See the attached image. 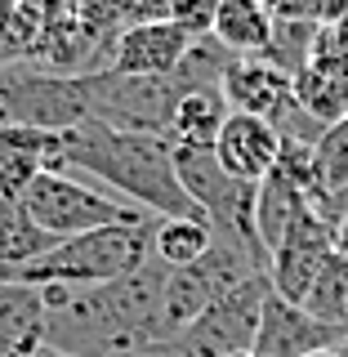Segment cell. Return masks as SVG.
Listing matches in <instances>:
<instances>
[{"instance_id": "obj_10", "label": "cell", "mask_w": 348, "mask_h": 357, "mask_svg": "<svg viewBox=\"0 0 348 357\" xmlns=\"http://www.w3.org/2000/svg\"><path fill=\"white\" fill-rule=\"evenodd\" d=\"M340 326H326L317 321L304 304H290L273 290L264 304V321H259V335H255V357H308V353H321V349H340L344 344Z\"/></svg>"}, {"instance_id": "obj_2", "label": "cell", "mask_w": 348, "mask_h": 357, "mask_svg": "<svg viewBox=\"0 0 348 357\" xmlns=\"http://www.w3.org/2000/svg\"><path fill=\"white\" fill-rule=\"evenodd\" d=\"M63 170L85 174L89 183L107 188L156 219H206L179 178L174 143L165 134L85 121L76 130H63Z\"/></svg>"}, {"instance_id": "obj_7", "label": "cell", "mask_w": 348, "mask_h": 357, "mask_svg": "<svg viewBox=\"0 0 348 357\" xmlns=\"http://www.w3.org/2000/svg\"><path fill=\"white\" fill-rule=\"evenodd\" d=\"M223 98L232 112H250V116L273 121L282 134H290V121H304L308 112L299 107L295 94V76L273 67L268 59H232V67L223 72Z\"/></svg>"}, {"instance_id": "obj_29", "label": "cell", "mask_w": 348, "mask_h": 357, "mask_svg": "<svg viewBox=\"0 0 348 357\" xmlns=\"http://www.w3.org/2000/svg\"><path fill=\"white\" fill-rule=\"evenodd\" d=\"M232 357H255V349H241V353H232Z\"/></svg>"}, {"instance_id": "obj_17", "label": "cell", "mask_w": 348, "mask_h": 357, "mask_svg": "<svg viewBox=\"0 0 348 357\" xmlns=\"http://www.w3.org/2000/svg\"><path fill=\"white\" fill-rule=\"evenodd\" d=\"M54 245H59V237H54L50 228H40L18 197H0V268H5V273L36 264Z\"/></svg>"}, {"instance_id": "obj_11", "label": "cell", "mask_w": 348, "mask_h": 357, "mask_svg": "<svg viewBox=\"0 0 348 357\" xmlns=\"http://www.w3.org/2000/svg\"><path fill=\"white\" fill-rule=\"evenodd\" d=\"M286 152V134L264 116H250V112H232L223 121L219 139H215V156L219 165L232 178H245V183H259L277 170Z\"/></svg>"}, {"instance_id": "obj_19", "label": "cell", "mask_w": 348, "mask_h": 357, "mask_svg": "<svg viewBox=\"0 0 348 357\" xmlns=\"http://www.w3.org/2000/svg\"><path fill=\"white\" fill-rule=\"evenodd\" d=\"M304 308L317 321H326V326L348 331V259H344L340 250H335L331 259H326V268L317 273V282H312Z\"/></svg>"}, {"instance_id": "obj_20", "label": "cell", "mask_w": 348, "mask_h": 357, "mask_svg": "<svg viewBox=\"0 0 348 357\" xmlns=\"http://www.w3.org/2000/svg\"><path fill=\"white\" fill-rule=\"evenodd\" d=\"M312 165H317V178H321V192L326 197L348 188V116L317 130V139H312Z\"/></svg>"}, {"instance_id": "obj_5", "label": "cell", "mask_w": 348, "mask_h": 357, "mask_svg": "<svg viewBox=\"0 0 348 357\" xmlns=\"http://www.w3.org/2000/svg\"><path fill=\"white\" fill-rule=\"evenodd\" d=\"M22 206L31 210V219L40 228H50L54 237H81V232H94V228H116V223H148L156 215L148 210L121 201L116 192L89 183L85 174L76 170H45L36 183L27 188Z\"/></svg>"}, {"instance_id": "obj_28", "label": "cell", "mask_w": 348, "mask_h": 357, "mask_svg": "<svg viewBox=\"0 0 348 357\" xmlns=\"http://www.w3.org/2000/svg\"><path fill=\"white\" fill-rule=\"evenodd\" d=\"M116 357H152V349H143V353H116Z\"/></svg>"}, {"instance_id": "obj_23", "label": "cell", "mask_w": 348, "mask_h": 357, "mask_svg": "<svg viewBox=\"0 0 348 357\" xmlns=\"http://www.w3.org/2000/svg\"><path fill=\"white\" fill-rule=\"evenodd\" d=\"M18 5H22V9H27V14H31V18H40V22H45V27H50V22H54V18H59V14H63V0H18Z\"/></svg>"}, {"instance_id": "obj_14", "label": "cell", "mask_w": 348, "mask_h": 357, "mask_svg": "<svg viewBox=\"0 0 348 357\" xmlns=\"http://www.w3.org/2000/svg\"><path fill=\"white\" fill-rule=\"evenodd\" d=\"M45 308L40 286L22 282H0V357H31L45 349Z\"/></svg>"}, {"instance_id": "obj_26", "label": "cell", "mask_w": 348, "mask_h": 357, "mask_svg": "<svg viewBox=\"0 0 348 357\" xmlns=\"http://www.w3.org/2000/svg\"><path fill=\"white\" fill-rule=\"evenodd\" d=\"M152 357H179V353L170 349V344H161V349H152Z\"/></svg>"}, {"instance_id": "obj_27", "label": "cell", "mask_w": 348, "mask_h": 357, "mask_svg": "<svg viewBox=\"0 0 348 357\" xmlns=\"http://www.w3.org/2000/svg\"><path fill=\"white\" fill-rule=\"evenodd\" d=\"M308 357H344L340 349H321V353H308Z\"/></svg>"}, {"instance_id": "obj_3", "label": "cell", "mask_w": 348, "mask_h": 357, "mask_svg": "<svg viewBox=\"0 0 348 357\" xmlns=\"http://www.w3.org/2000/svg\"><path fill=\"white\" fill-rule=\"evenodd\" d=\"M152 228L148 223H116V228H94L81 237H63L50 255H40L36 264L14 268L5 273L0 268V282H22V286H107L116 277H130L134 268H143L152 259Z\"/></svg>"}, {"instance_id": "obj_21", "label": "cell", "mask_w": 348, "mask_h": 357, "mask_svg": "<svg viewBox=\"0 0 348 357\" xmlns=\"http://www.w3.org/2000/svg\"><path fill=\"white\" fill-rule=\"evenodd\" d=\"M215 14H219V0H170V22L188 31V36H210L215 31Z\"/></svg>"}, {"instance_id": "obj_1", "label": "cell", "mask_w": 348, "mask_h": 357, "mask_svg": "<svg viewBox=\"0 0 348 357\" xmlns=\"http://www.w3.org/2000/svg\"><path fill=\"white\" fill-rule=\"evenodd\" d=\"M165 277L170 268L161 259H148L130 277H116L107 286H40L45 308H50L45 344L76 357H116L170 344Z\"/></svg>"}, {"instance_id": "obj_15", "label": "cell", "mask_w": 348, "mask_h": 357, "mask_svg": "<svg viewBox=\"0 0 348 357\" xmlns=\"http://www.w3.org/2000/svg\"><path fill=\"white\" fill-rule=\"evenodd\" d=\"M210 36L223 50H232L237 59H264L273 36H277V18L264 0H219L215 31Z\"/></svg>"}, {"instance_id": "obj_6", "label": "cell", "mask_w": 348, "mask_h": 357, "mask_svg": "<svg viewBox=\"0 0 348 357\" xmlns=\"http://www.w3.org/2000/svg\"><path fill=\"white\" fill-rule=\"evenodd\" d=\"M268 295H273L268 273L245 277L241 286H232L228 295H219L192 326L179 331L170 340V349L179 357H232L241 349H255V335H259Z\"/></svg>"}, {"instance_id": "obj_24", "label": "cell", "mask_w": 348, "mask_h": 357, "mask_svg": "<svg viewBox=\"0 0 348 357\" xmlns=\"http://www.w3.org/2000/svg\"><path fill=\"white\" fill-rule=\"evenodd\" d=\"M335 250H340L344 259H348V215L335 219Z\"/></svg>"}, {"instance_id": "obj_30", "label": "cell", "mask_w": 348, "mask_h": 357, "mask_svg": "<svg viewBox=\"0 0 348 357\" xmlns=\"http://www.w3.org/2000/svg\"><path fill=\"white\" fill-rule=\"evenodd\" d=\"M0 5H9V0H0Z\"/></svg>"}, {"instance_id": "obj_4", "label": "cell", "mask_w": 348, "mask_h": 357, "mask_svg": "<svg viewBox=\"0 0 348 357\" xmlns=\"http://www.w3.org/2000/svg\"><path fill=\"white\" fill-rule=\"evenodd\" d=\"M98 81L94 72H27L0 67V126H36V130H76L94 121Z\"/></svg>"}, {"instance_id": "obj_12", "label": "cell", "mask_w": 348, "mask_h": 357, "mask_svg": "<svg viewBox=\"0 0 348 357\" xmlns=\"http://www.w3.org/2000/svg\"><path fill=\"white\" fill-rule=\"evenodd\" d=\"M45 170H63V134L36 126H0V197H27Z\"/></svg>"}, {"instance_id": "obj_13", "label": "cell", "mask_w": 348, "mask_h": 357, "mask_svg": "<svg viewBox=\"0 0 348 357\" xmlns=\"http://www.w3.org/2000/svg\"><path fill=\"white\" fill-rule=\"evenodd\" d=\"M308 210H317L312 188L286 161H277V170L268 178H259V192H255V232H259V245H264L268 259H273V250L290 237V228Z\"/></svg>"}, {"instance_id": "obj_18", "label": "cell", "mask_w": 348, "mask_h": 357, "mask_svg": "<svg viewBox=\"0 0 348 357\" xmlns=\"http://www.w3.org/2000/svg\"><path fill=\"white\" fill-rule=\"evenodd\" d=\"M210 245H215V228L206 219H156L152 228V259H161L165 268H188L206 259Z\"/></svg>"}, {"instance_id": "obj_16", "label": "cell", "mask_w": 348, "mask_h": 357, "mask_svg": "<svg viewBox=\"0 0 348 357\" xmlns=\"http://www.w3.org/2000/svg\"><path fill=\"white\" fill-rule=\"evenodd\" d=\"M232 116L228 98H223L219 85H206V89H188L183 98L174 103V116H170V143H188V148H215L223 121Z\"/></svg>"}, {"instance_id": "obj_22", "label": "cell", "mask_w": 348, "mask_h": 357, "mask_svg": "<svg viewBox=\"0 0 348 357\" xmlns=\"http://www.w3.org/2000/svg\"><path fill=\"white\" fill-rule=\"evenodd\" d=\"M268 9H273L277 22H304L312 14V0H264Z\"/></svg>"}, {"instance_id": "obj_8", "label": "cell", "mask_w": 348, "mask_h": 357, "mask_svg": "<svg viewBox=\"0 0 348 357\" xmlns=\"http://www.w3.org/2000/svg\"><path fill=\"white\" fill-rule=\"evenodd\" d=\"M331 255H335V223L321 215V210H308V215L290 228V237L273 250V259H268V282H273V290L282 299L304 304Z\"/></svg>"}, {"instance_id": "obj_25", "label": "cell", "mask_w": 348, "mask_h": 357, "mask_svg": "<svg viewBox=\"0 0 348 357\" xmlns=\"http://www.w3.org/2000/svg\"><path fill=\"white\" fill-rule=\"evenodd\" d=\"M31 357H76V353H63V349H54V344H45V349H36Z\"/></svg>"}, {"instance_id": "obj_9", "label": "cell", "mask_w": 348, "mask_h": 357, "mask_svg": "<svg viewBox=\"0 0 348 357\" xmlns=\"http://www.w3.org/2000/svg\"><path fill=\"white\" fill-rule=\"evenodd\" d=\"M197 36H188L179 22L170 18H148V22H134L116 36L112 45V72L116 76H174L179 63L188 59Z\"/></svg>"}]
</instances>
